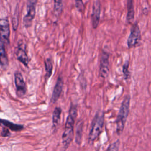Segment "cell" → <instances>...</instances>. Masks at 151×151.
<instances>
[{
  "mask_svg": "<svg viewBox=\"0 0 151 151\" xmlns=\"http://www.w3.org/2000/svg\"><path fill=\"white\" fill-rule=\"evenodd\" d=\"M127 12L126 20L128 23H130L133 21L134 17L133 0H127Z\"/></svg>",
  "mask_w": 151,
  "mask_h": 151,
  "instance_id": "cell-14",
  "label": "cell"
},
{
  "mask_svg": "<svg viewBox=\"0 0 151 151\" xmlns=\"http://www.w3.org/2000/svg\"><path fill=\"white\" fill-rule=\"evenodd\" d=\"M14 77L17 94L18 97H21L26 93V84L24 80L22 75L20 72H15V73L14 74Z\"/></svg>",
  "mask_w": 151,
  "mask_h": 151,
  "instance_id": "cell-8",
  "label": "cell"
},
{
  "mask_svg": "<svg viewBox=\"0 0 151 151\" xmlns=\"http://www.w3.org/2000/svg\"><path fill=\"white\" fill-rule=\"evenodd\" d=\"M61 113V109L58 107H55L52 114V125L54 128H56L58 124L59 121L60 120Z\"/></svg>",
  "mask_w": 151,
  "mask_h": 151,
  "instance_id": "cell-16",
  "label": "cell"
},
{
  "mask_svg": "<svg viewBox=\"0 0 151 151\" xmlns=\"http://www.w3.org/2000/svg\"><path fill=\"white\" fill-rule=\"evenodd\" d=\"M109 54L102 50L100 60V76L103 78H106L109 74Z\"/></svg>",
  "mask_w": 151,
  "mask_h": 151,
  "instance_id": "cell-6",
  "label": "cell"
},
{
  "mask_svg": "<svg viewBox=\"0 0 151 151\" xmlns=\"http://www.w3.org/2000/svg\"><path fill=\"white\" fill-rule=\"evenodd\" d=\"M130 100V96L129 95L126 96L120 107V110L116 120V133L119 135L122 133L124 127V124L126 123L127 117L128 116L129 112Z\"/></svg>",
  "mask_w": 151,
  "mask_h": 151,
  "instance_id": "cell-2",
  "label": "cell"
},
{
  "mask_svg": "<svg viewBox=\"0 0 151 151\" xmlns=\"http://www.w3.org/2000/svg\"><path fill=\"white\" fill-rule=\"evenodd\" d=\"M63 0H54V11L55 16L59 17L63 11Z\"/></svg>",
  "mask_w": 151,
  "mask_h": 151,
  "instance_id": "cell-17",
  "label": "cell"
},
{
  "mask_svg": "<svg viewBox=\"0 0 151 151\" xmlns=\"http://www.w3.org/2000/svg\"><path fill=\"white\" fill-rule=\"evenodd\" d=\"M104 116L102 111H97L94 117L89 133V141L93 142L100 134L104 124Z\"/></svg>",
  "mask_w": 151,
  "mask_h": 151,
  "instance_id": "cell-3",
  "label": "cell"
},
{
  "mask_svg": "<svg viewBox=\"0 0 151 151\" xmlns=\"http://www.w3.org/2000/svg\"><path fill=\"white\" fill-rule=\"evenodd\" d=\"M63 84H64V83H63V77L61 76H59L57 78L56 84L54 86L53 92L52 94V96H51V101L52 103H55L59 99L60 94L63 90Z\"/></svg>",
  "mask_w": 151,
  "mask_h": 151,
  "instance_id": "cell-10",
  "label": "cell"
},
{
  "mask_svg": "<svg viewBox=\"0 0 151 151\" xmlns=\"http://www.w3.org/2000/svg\"><path fill=\"white\" fill-rule=\"evenodd\" d=\"M0 65L4 68H6L8 65V59L5 51L4 45L0 41Z\"/></svg>",
  "mask_w": 151,
  "mask_h": 151,
  "instance_id": "cell-13",
  "label": "cell"
},
{
  "mask_svg": "<svg viewBox=\"0 0 151 151\" xmlns=\"http://www.w3.org/2000/svg\"><path fill=\"white\" fill-rule=\"evenodd\" d=\"M16 55L17 59L21 63H22L24 65L28 66L29 61L25 50V46L24 44H21V43L18 44V46L16 51Z\"/></svg>",
  "mask_w": 151,
  "mask_h": 151,
  "instance_id": "cell-11",
  "label": "cell"
},
{
  "mask_svg": "<svg viewBox=\"0 0 151 151\" xmlns=\"http://www.w3.org/2000/svg\"><path fill=\"white\" fill-rule=\"evenodd\" d=\"M101 13V4L99 0H96L93 5L91 21L92 27L94 29H96L99 25Z\"/></svg>",
  "mask_w": 151,
  "mask_h": 151,
  "instance_id": "cell-9",
  "label": "cell"
},
{
  "mask_svg": "<svg viewBox=\"0 0 151 151\" xmlns=\"http://www.w3.org/2000/svg\"><path fill=\"white\" fill-rule=\"evenodd\" d=\"M129 62L128 60L126 61L123 65V74L124 76V79L126 80H129L130 78V73L129 70Z\"/></svg>",
  "mask_w": 151,
  "mask_h": 151,
  "instance_id": "cell-19",
  "label": "cell"
},
{
  "mask_svg": "<svg viewBox=\"0 0 151 151\" xmlns=\"http://www.w3.org/2000/svg\"><path fill=\"white\" fill-rule=\"evenodd\" d=\"M76 6L78 11L80 12H83L85 9V6L83 4V0H75Z\"/></svg>",
  "mask_w": 151,
  "mask_h": 151,
  "instance_id": "cell-21",
  "label": "cell"
},
{
  "mask_svg": "<svg viewBox=\"0 0 151 151\" xmlns=\"http://www.w3.org/2000/svg\"><path fill=\"white\" fill-rule=\"evenodd\" d=\"M120 146V142L119 140L111 143L106 151H119Z\"/></svg>",
  "mask_w": 151,
  "mask_h": 151,
  "instance_id": "cell-20",
  "label": "cell"
},
{
  "mask_svg": "<svg viewBox=\"0 0 151 151\" xmlns=\"http://www.w3.org/2000/svg\"><path fill=\"white\" fill-rule=\"evenodd\" d=\"M77 116V106L71 104L70 107L68 116L65 122L64 130L62 136V142L65 149H67L73 140L74 134V124Z\"/></svg>",
  "mask_w": 151,
  "mask_h": 151,
  "instance_id": "cell-1",
  "label": "cell"
},
{
  "mask_svg": "<svg viewBox=\"0 0 151 151\" xmlns=\"http://www.w3.org/2000/svg\"><path fill=\"white\" fill-rule=\"evenodd\" d=\"M45 71L46 79H48L49 77L51 76L52 71V63L50 58H47L45 61Z\"/></svg>",
  "mask_w": 151,
  "mask_h": 151,
  "instance_id": "cell-18",
  "label": "cell"
},
{
  "mask_svg": "<svg viewBox=\"0 0 151 151\" xmlns=\"http://www.w3.org/2000/svg\"><path fill=\"white\" fill-rule=\"evenodd\" d=\"M10 134H11L9 133L8 129L6 128V127H4L2 129V131L1 132V136L3 137H6V136H9Z\"/></svg>",
  "mask_w": 151,
  "mask_h": 151,
  "instance_id": "cell-23",
  "label": "cell"
},
{
  "mask_svg": "<svg viewBox=\"0 0 151 151\" xmlns=\"http://www.w3.org/2000/svg\"><path fill=\"white\" fill-rule=\"evenodd\" d=\"M83 122L81 120H79L77 124L76 132V137L75 141L76 144L80 145L82 139V134H83Z\"/></svg>",
  "mask_w": 151,
  "mask_h": 151,
  "instance_id": "cell-15",
  "label": "cell"
},
{
  "mask_svg": "<svg viewBox=\"0 0 151 151\" xmlns=\"http://www.w3.org/2000/svg\"><path fill=\"white\" fill-rule=\"evenodd\" d=\"M141 40V33L137 23H134L130 28V32L127 41L129 48H132L137 45Z\"/></svg>",
  "mask_w": 151,
  "mask_h": 151,
  "instance_id": "cell-4",
  "label": "cell"
},
{
  "mask_svg": "<svg viewBox=\"0 0 151 151\" xmlns=\"http://www.w3.org/2000/svg\"><path fill=\"white\" fill-rule=\"evenodd\" d=\"M10 28L9 22L6 19H0V41L4 44L9 43Z\"/></svg>",
  "mask_w": 151,
  "mask_h": 151,
  "instance_id": "cell-7",
  "label": "cell"
},
{
  "mask_svg": "<svg viewBox=\"0 0 151 151\" xmlns=\"http://www.w3.org/2000/svg\"><path fill=\"white\" fill-rule=\"evenodd\" d=\"M1 124L4 125L5 127H7L12 131L15 132L20 131L24 129V126L22 125L15 124L11 122L4 119H0V125Z\"/></svg>",
  "mask_w": 151,
  "mask_h": 151,
  "instance_id": "cell-12",
  "label": "cell"
},
{
  "mask_svg": "<svg viewBox=\"0 0 151 151\" xmlns=\"http://www.w3.org/2000/svg\"><path fill=\"white\" fill-rule=\"evenodd\" d=\"M18 12H15L14 15V18H13V21H12V24H13V28L14 29L16 30L18 27Z\"/></svg>",
  "mask_w": 151,
  "mask_h": 151,
  "instance_id": "cell-22",
  "label": "cell"
},
{
  "mask_svg": "<svg viewBox=\"0 0 151 151\" xmlns=\"http://www.w3.org/2000/svg\"><path fill=\"white\" fill-rule=\"evenodd\" d=\"M38 0H27V14L24 18V25L26 28L32 25V20L35 15V8Z\"/></svg>",
  "mask_w": 151,
  "mask_h": 151,
  "instance_id": "cell-5",
  "label": "cell"
}]
</instances>
